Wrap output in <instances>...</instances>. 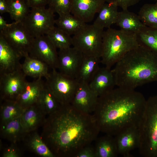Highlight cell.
<instances>
[{
    "label": "cell",
    "instance_id": "cell-35",
    "mask_svg": "<svg viewBox=\"0 0 157 157\" xmlns=\"http://www.w3.org/2000/svg\"><path fill=\"white\" fill-rule=\"evenodd\" d=\"M17 143H11V144L6 148L3 152V157H20L22 153L16 145Z\"/></svg>",
    "mask_w": 157,
    "mask_h": 157
},
{
    "label": "cell",
    "instance_id": "cell-33",
    "mask_svg": "<svg viewBox=\"0 0 157 157\" xmlns=\"http://www.w3.org/2000/svg\"><path fill=\"white\" fill-rule=\"evenodd\" d=\"M138 15L145 25L157 28V1L155 4L144 5L140 10Z\"/></svg>",
    "mask_w": 157,
    "mask_h": 157
},
{
    "label": "cell",
    "instance_id": "cell-28",
    "mask_svg": "<svg viewBox=\"0 0 157 157\" xmlns=\"http://www.w3.org/2000/svg\"><path fill=\"white\" fill-rule=\"evenodd\" d=\"M37 103L47 116L56 112L61 105L46 83Z\"/></svg>",
    "mask_w": 157,
    "mask_h": 157
},
{
    "label": "cell",
    "instance_id": "cell-8",
    "mask_svg": "<svg viewBox=\"0 0 157 157\" xmlns=\"http://www.w3.org/2000/svg\"><path fill=\"white\" fill-rule=\"evenodd\" d=\"M2 37L22 57L29 55L35 38L28 32L22 22L8 24L0 30Z\"/></svg>",
    "mask_w": 157,
    "mask_h": 157
},
{
    "label": "cell",
    "instance_id": "cell-31",
    "mask_svg": "<svg viewBox=\"0 0 157 157\" xmlns=\"http://www.w3.org/2000/svg\"><path fill=\"white\" fill-rule=\"evenodd\" d=\"M8 13L15 22H22L29 13L30 10L26 0H6Z\"/></svg>",
    "mask_w": 157,
    "mask_h": 157
},
{
    "label": "cell",
    "instance_id": "cell-13",
    "mask_svg": "<svg viewBox=\"0 0 157 157\" xmlns=\"http://www.w3.org/2000/svg\"><path fill=\"white\" fill-rule=\"evenodd\" d=\"M98 98L90 88L88 83L80 82L70 104L79 111L92 114L96 108Z\"/></svg>",
    "mask_w": 157,
    "mask_h": 157
},
{
    "label": "cell",
    "instance_id": "cell-17",
    "mask_svg": "<svg viewBox=\"0 0 157 157\" xmlns=\"http://www.w3.org/2000/svg\"><path fill=\"white\" fill-rule=\"evenodd\" d=\"M89 85L98 97L111 91L116 86L112 69L105 67H100Z\"/></svg>",
    "mask_w": 157,
    "mask_h": 157
},
{
    "label": "cell",
    "instance_id": "cell-3",
    "mask_svg": "<svg viewBox=\"0 0 157 157\" xmlns=\"http://www.w3.org/2000/svg\"><path fill=\"white\" fill-rule=\"evenodd\" d=\"M112 71L118 87L135 90L157 82V54L139 46L118 62Z\"/></svg>",
    "mask_w": 157,
    "mask_h": 157
},
{
    "label": "cell",
    "instance_id": "cell-7",
    "mask_svg": "<svg viewBox=\"0 0 157 157\" xmlns=\"http://www.w3.org/2000/svg\"><path fill=\"white\" fill-rule=\"evenodd\" d=\"M46 85L60 104H71L80 82L75 78L52 69L45 78Z\"/></svg>",
    "mask_w": 157,
    "mask_h": 157
},
{
    "label": "cell",
    "instance_id": "cell-36",
    "mask_svg": "<svg viewBox=\"0 0 157 157\" xmlns=\"http://www.w3.org/2000/svg\"><path fill=\"white\" fill-rule=\"evenodd\" d=\"M140 0H106L107 3H113L118 6L121 7L122 10L128 8L138 3Z\"/></svg>",
    "mask_w": 157,
    "mask_h": 157
},
{
    "label": "cell",
    "instance_id": "cell-10",
    "mask_svg": "<svg viewBox=\"0 0 157 157\" xmlns=\"http://www.w3.org/2000/svg\"><path fill=\"white\" fill-rule=\"evenodd\" d=\"M47 35L35 38L29 55L47 64L52 69H58V52Z\"/></svg>",
    "mask_w": 157,
    "mask_h": 157
},
{
    "label": "cell",
    "instance_id": "cell-16",
    "mask_svg": "<svg viewBox=\"0 0 157 157\" xmlns=\"http://www.w3.org/2000/svg\"><path fill=\"white\" fill-rule=\"evenodd\" d=\"M118 152L126 157L130 156V152L139 147L140 132L139 127L127 129L114 136Z\"/></svg>",
    "mask_w": 157,
    "mask_h": 157
},
{
    "label": "cell",
    "instance_id": "cell-15",
    "mask_svg": "<svg viewBox=\"0 0 157 157\" xmlns=\"http://www.w3.org/2000/svg\"><path fill=\"white\" fill-rule=\"evenodd\" d=\"M106 0H71L72 15L85 23L93 20Z\"/></svg>",
    "mask_w": 157,
    "mask_h": 157
},
{
    "label": "cell",
    "instance_id": "cell-20",
    "mask_svg": "<svg viewBox=\"0 0 157 157\" xmlns=\"http://www.w3.org/2000/svg\"><path fill=\"white\" fill-rule=\"evenodd\" d=\"M101 58L84 55L76 79L79 82L89 83L100 67Z\"/></svg>",
    "mask_w": 157,
    "mask_h": 157
},
{
    "label": "cell",
    "instance_id": "cell-11",
    "mask_svg": "<svg viewBox=\"0 0 157 157\" xmlns=\"http://www.w3.org/2000/svg\"><path fill=\"white\" fill-rule=\"evenodd\" d=\"M22 70L0 74L1 100L16 101L27 81Z\"/></svg>",
    "mask_w": 157,
    "mask_h": 157
},
{
    "label": "cell",
    "instance_id": "cell-39",
    "mask_svg": "<svg viewBox=\"0 0 157 157\" xmlns=\"http://www.w3.org/2000/svg\"><path fill=\"white\" fill-rule=\"evenodd\" d=\"M8 8L6 0H0V13L2 14L6 13H8Z\"/></svg>",
    "mask_w": 157,
    "mask_h": 157
},
{
    "label": "cell",
    "instance_id": "cell-32",
    "mask_svg": "<svg viewBox=\"0 0 157 157\" xmlns=\"http://www.w3.org/2000/svg\"><path fill=\"white\" fill-rule=\"evenodd\" d=\"M46 35L59 50L68 48L72 46L71 35L56 26H55Z\"/></svg>",
    "mask_w": 157,
    "mask_h": 157
},
{
    "label": "cell",
    "instance_id": "cell-37",
    "mask_svg": "<svg viewBox=\"0 0 157 157\" xmlns=\"http://www.w3.org/2000/svg\"><path fill=\"white\" fill-rule=\"evenodd\" d=\"M75 157H96L94 146L89 144L82 149Z\"/></svg>",
    "mask_w": 157,
    "mask_h": 157
},
{
    "label": "cell",
    "instance_id": "cell-6",
    "mask_svg": "<svg viewBox=\"0 0 157 157\" xmlns=\"http://www.w3.org/2000/svg\"><path fill=\"white\" fill-rule=\"evenodd\" d=\"M104 29L87 24L72 38V46L84 55L101 58Z\"/></svg>",
    "mask_w": 157,
    "mask_h": 157
},
{
    "label": "cell",
    "instance_id": "cell-27",
    "mask_svg": "<svg viewBox=\"0 0 157 157\" xmlns=\"http://www.w3.org/2000/svg\"><path fill=\"white\" fill-rule=\"evenodd\" d=\"M70 13L59 16L55 19V25L70 35H73L87 24Z\"/></svg>",
    "mask_w": 157,
    "mask_h": 157
},
{
    "label": "cell",
    "instance_id": "cell-26",
    "mask_svg": "<svg viewBox=\"0 0 157 157\" xmlns=\"http://www.w3.org/2000/svg\"><path fill=\"white\" fill-rule=\"evenodd\" d=\"M105 134L96 140V157H117L119 154L114 136Z\"/></svg>",
    "mask_w": 157,
    "mask_h": 157
},
{
    "label": "cell",
    "instance_id": "cell-18",
    "mask_svg": "<svg viewBox=\"0 0 157 157\" xmlns=\"http://www.w3.org/2000/svg\"><path fill=\"white\" fill-rule=\"evenodd\" d=\"M47 117L36 103L24 108L20 118L22 127L27 134L42 126Z\"/></svg>",
    "mask_w": 157,
    "mask_h": 157
},
{
    "label": "cell",
    "instance_id": "cell-5",
    "mask_svg": "<svg viewBox=\"0 0 157 157\" xmlns=\"http://www.w3.org/2000/svg\"><path fill=\"white\" fill-rule=\"evenodd\" d=\"M139 129L140 154L144 157H157V94L146 100Z\"/></svg>",
    "mask_w": 157,
    "mask_h": 157
},
{
    "label": "cell",
    "instance_id": "cell-29",
    "mask_svg": "<svg viewBox=\"0 0 157 157\" xmlns=\"http://www.w3.org/2000/svg\"><path fill=\"white\" fill-rule=\"evenodd\" d=\"M135 34L139 46L157 54V28L145 26Z\"/></svg>",
    "mask_w": 157,
    "mask_h": 157
},
{
    "label": "cell",
    "instance_id": "cell-21",
    "mask_svg": "<svg viewBox=\"0 0 157 157\" xmlns=\"http://www.w3.org/2000/svg\"><path fill=\"white\" fill-rule=\"evenodd\" d=\"M22 70L26 76L34 78H46L49 75V66L43 61L28 55L24 58Z\"/></svg>",
    "mask_w": 157,
    "mask_h": 157
},
{
    "label": "cell",
    "instance_id": "cell-4",
    "mask_svg": "<svg viewBox=\"0 0 157 157\" xmlns=\"http://www.w3.org/2000/svg\"><path fill=\"white\" fill-rule=\"evenodd\" d=\"M139 46L135 33L108 28L103 33L101 63L111 69L128 53Z\"/></svg>",
    "mask_w": 157,
    "mask_h": 157
},
{
    "label": "cell",
    "instance_id": "cell-22",
    "mask_svg": "<svg viewBox=\"0 0 157 157\" xmlns=\"http://www.w3.org/2000/svg\"><path fill=\"white\" fill-rule=\"evenodd\" d=\"M23 140L26 147L38 155L42 157H56L37 130L27 133Z\"/></svg>",
    "mask_w": 157,
    "mask_h": 157
},
{
    "label": "cell",
    "instance_id": "cell-12",
    "mask_svg": "<svg viewBox=\"0 0 157 157\" xmlns=\"http://www.w3.org/2000/svg\"><path fill=\"white\" fill-rule=\"evenodd\" d=\"M84 55L73 47L59 50L58 69L63 74L76 78Z\"/></svg>",
    "mask_w": 157,
    "mask_h": 157
},
{
    "label": "cell",
    "instance_id": "cell-25",
    "mask_svg": "<svg viewBox=\"0 0 157 157\" xmlns=\"http://www.w3.org/2000/svg\"><path fill=\"white\" fill-rule=\"evenodd\" d=\"M118 7L113 3H105L93 24L103 29L110 28L113 24L115 23L119 12Z\"/></svg>",
    "mask_w": 157,
    "mask_h": 157
},
{
    "label": "cell",
    "instance_id": "cell-23",
    "mask_svg": "<svg viewBox=\"0 0 157 157\" xmlns=\"http://www.w3.org/2000/svg\"><path fill=\"white\" fill-rule=\"evenodd\" d=\"M120 29L136 33L145 25L138 15L127 9L118 12L115 23Z\"/></svg>",
    "mask_w": 157,
    "mask_h": 157
},
{
    "label": "cell",
    "instance_id": "cell-1",
    "mask_svg": "<svg viewBox=\"0 0 157 157\" xmlns=\"http://www.w3.org/2000/svg\"><path fill=\"white\" fill-rule=\"evenodd\" d=\"M41 136L56 156L75 157L97 138L100 132L92 114L79 111L70 104H61L47 116Z\"/></svg>",
    "mask_w": 157,
    "mask_h": 157
},
{
    "label": "cell",
    "instance_id": "cell-14",
    "mask_svg": "<svg viewBox=\"0 0 157 157\" xmlns=\"http://www.w3.org/2000/svg\"><path fill=\"white\" fill-rule=\"evenodd\" d=\"M22 57L0 36V74L22 69L20 60Z\"/></svg>",
    "mask_w": 157,
    "mask_h": 157
},
{
    "label": "cell",
    "instance_id": "cell-9",
    "mask_svg": "<svg viewBox=\"0 0 157 157\" xmlns=\"http://www.w3.org/2000/svg\"><path fill=\"white\" fill-rule=\"evenodd\" d=\"M54 13L48 8H31L22 22L34 38L46 35L55 25Z\"/></svg>",
    "mask_w": 157,
    "mask_h": 157
},
{
    "label": "cell",
    "instance_id": "cell-19",
    "mask_svg": "<svg viewBox=\"0 0 157 157\" xmlns=\"http://www.w3.org/2000/svg\"><path fill=\"white\" fill-rule=\"evenodd\" d=\"M45 84L42 78L27 81L16 101L24 109L36 103Z\"/></svg>",
    "mask_w": 157,
    "mask_h": 157
},
{
    "label": "cell",
    "instance_id": "cell-2",
    "mask_svg": "<svg viewBox=\"0 0 157 157\" xmlns=\"http://www.w3.org/2000/svg\"><path fill=\"white\" fill-rule=\"evenodd\" d=\"M146 101L135 90L118 87L98 97L92 114L100 132L115 136L128 128L139 127Z\"/></svg>",
    "mask_w": 157,
    "mask_h": 157
},
{
    "label": "cell",
    "instance_id": "cell-38",
    "mask_svg": "<svg viewBox=\"0 0 157 157\" xmlns=\"http://www.w3.org/2000/svg\"><path fill=\"white\" fill-rule=\"evenodd\" d=\"M30 8L45 7L49 0H26Z\"/></svg>",
    "mask_w": 157,
    "mask_h": 157
},
{
    "label": "cell",
    "instance_id": "cell-30",
    "mask_svg": "<svg viewBox=\"0 0 157 157\" xmlns=\"http://www.w3.org/2000/svg\"><path fill=\"white\" fill-rule=\"evenodd\" d=\"M2 101L0 105V124L20 117L24 109L16 101Z\"/></svg>",
    "mask_w": 157,
    "mask_h": 157
},
{
    "label": "cell",
    "instance_id": "cell-41",
    "mask_svg": "<svg viewBox=\"0 0 157 157\" xmlns=\"http://www.w3.org/2000/svg\"></svg>",
    "mask_w": 157,
    "mask_h": 157
},
{
    "label": "cell",
    "instance_id": "cell-24",
    "mask_svg": "<svg viewBox=\"0 0 157 157\" xmlns=\"http://www.w3.org/2000/svg\"><path fill=\"white\" fill-rule=\"evenodd\" d=\"M20 117L0 124L1 135L11 143H17L23 140L26 134L22 125Z\"/></svg>",
    "mask_w": 157,
    "mask_h": 157
},
{
    "label": "cell",
    "instance_id": "cell-40",
    "mask_svg": "<svg viewBox=\"0 0 157 157\" xmlns=\"http://www.w3.org/2000/svg\"><path fill=\"white\" fill-rule=\"evenodd\" d=\"M6 22L4 17L1 15H0V30L5 28L8 25Z\"/></svg>",
    "mask_w": 157,
    "mask_h": 157
},
{
    "label": "cell",
    "instance_id": "cell-34",
    "mask_svg": "<svg viewBox=\"0 0 157 157\" xmlns=\"http://www.w3.org/2000/svg\"><path fill=\"white\" fill-rule=\"evenodd\" d=\"M48 8L59 16L70 13L71 0H49Z\"/></svg>",
    "mask_w": 157,
    "mask_h": 157
}]
</instances>
